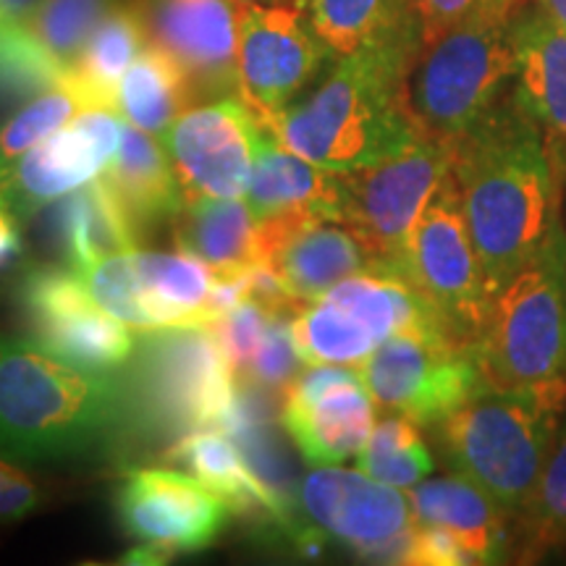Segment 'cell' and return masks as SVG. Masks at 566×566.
<instances>
[{"label":"cell","instance_id":"cell-21","mask_svg":"<svg viewBox=\"0 0 566 566\" xmlns=\"http://www.w3.org/2000/svg\"><path fill=\"white\" fill-rule=\"evenodd\" d=\"M147 42L179 63L195 101L239 97V6L233 0H134Z\"/></svg>","mask_w":566,"mask_h":566},{"label":"cell","instance_id":"cell-28","mask_svg":"<svg viewBox=\"0 0 566 566\" xmlns=\"http://www.w3.org/2000/svg\"><path fill=\"white\" fill-rule=\"evenodd\" d=\"M145 21L134 0H124L103 17L84 48L71 61L63 82L76 92L84 108H113L124 74L145 51Z\"/></svg>","mask_w":566,"mask_h":566},{"label":"cell","instance_id":"cell-20","mask_svg":"<svg viewBox=\"0 0 566 566\" xmlns=\"http://www.w3.org/2000/svg\"><path fill=\"white\" fill-rule=\"evenodd\" d=\"M375 412L357 367L310 365L281 394L283 430L315 467L357 457L373 433Z\"/></svg>","mask_w":566,"mask_h":566},{"label":"cell","instance_id":"cell-23","mask_svg":"<svg viewBox=\"0 0 566 566\" xmlns=\"http://www.w3.org/2000/svg\"><path fill=\"white\" fill-rule=\"evenodd\" d=\"M417 522L449 530L475 564H504L514 551V520L462 475L424 478L409 488Z\"/></svg>","mask_w":566,"mask_h":566},{"label":"cell","instance_id":"cell-27","mask_svg":"<svg viewBox=\"0 0 566 566\" xmlns=\"http://www.w3.org/2000/svg\"><path fill=\"white\" fill-rule=\"evenodd\" d=\"M103 179L124 202L139 233L160 223H171L181 208L179 181L163 142L129 122L124 124L122 147L113 155Z\"/></svg>","mask_w":566,"mask_h":566},{"label":"cell","instance_id":"cell-25","mask_svg":"<svg viewBox=\"0 0 566 566\" xmlns=\"http://www.w3.org/2000/svg\"><path fill=\"white\" fill-rule=\"evenodd\" d=\"M247 205L252 208L254 218L281 210H315L321 216L342 221L344 174L315 166V163L283 147L265 129L260 137L258 153H254Z\"/></svg>","mask_w":566,"mask_h":566},{"label":"cell","instance_id":"cell-38","mask_svg":"<svg viewBox=\"0 0 566 566\" xmlns=\"http://www.w3.org/2000/svg\"><path fill=\"white\" fill-rule=\"evenodd\" d=\"M407 564L415 566H467L472 562L470 551L457 541L449 530L428 525V522H417L409 537Z\"/></svg>","mask_w":566,"mask_h":566},{"label":"cell","instance_id":"cell-15","mask_svg":"<svg viewBox=\"0 0 566 566\" xmlns=\"http://www.w3.org/2000/svg\"><path fill=\"white\" fill-rule=\"evenodd\" d=\"M265 126L237 95L197 103L160 134L181 202L239 200L250 187Z\"/></svg>","mask_w":566,"mask_h":566},{"label":"cell","instance_id":"cell-41","mask_svg":"<svg viewBox=\"0 0 566 566\" xmlns=\"http://www.w3.org/2000/svg\"><path fill=\"white\" fill-rule=\"evenodd\" d=\"M34 0H0V13L11 21H21L30 13Z\"/></svg>","mask_w":566,"mask_h":566},{"label":"cell","instance_id":"cell-7","mask_svg":"<svg viewBox=\"0 0 566 566\" xmlns=\"http://www.w3.org/2000/svg\"><path fill=\"white\" fill-rule=\"evenodd\" d=\"M122 388L124 412L139 430L181 438L226 420L237 375L212 325H189L147 331Z\"/></svg>","mask_w":566,"mask_h":566},{"label":"cell","instance_id":"cell-4","mask_svg":"<svg viewBox=\"0 0 566 566\" xmlns=\"http://www.w3.org/2000/svg\"><path fill=\"white\" fill-rule=\"evenodd\" d=\"M564 409V391L485 388L430 430L443 462L516 520L546 467Z\"/></svg>","mask_w":566,"mask_h":566},{"label":"cell","instance_id":"cell-40","mask_svg":"<svg viewBox=\"0 0 566 566\" xmlns=\"http://www.w3.org/2000/svg\"><path fill=\"white\" fill-rule=\"evenodd\" d=\"M24 252V239L19 231V218L0 197V271L11 268Z\"/></svg>","mask_w":566,"mask_h":566},{"label":"cell","instance_id":"cell-13","mask_svg":"<svg viewBox=\"0 0 566 566\" xmlns=\"http://www.w3.org/2000/svg\"><path fill=\"white\" fill-rule=\"evenodd\" d=\"M451 174V147L420 137L391 158L344 174L342 221L375 263L399 273L407 239L424 205Z\"/></svg>","mask_w":566,"mask_h":566},{"label":"cell","instance_id":"cell-12","mask_svg":"<svg viewBox=\"0 0 566 566\" xmlns=\"http://www.w3.org/2000/svg\"><path fill=\"white\" fill-rule=\"evenodd\" d=\"M97 307L137 331L210 325L218 273L189 252H122L82 273Z\"/></svg>","mask_w":566,"mask_h":566},{"label":"cell","instance_id":"cell-22","mask_svg":"<svg viewBox=\"0 0 566 566\" xmlns=\"http://www.w3.org/2000/svg\"><path fill=\"white\" fill-rule=\"evenodd\" d=\"M512 95L556 142L566 145V30L535 0L512 17Z\"/></svg>","mask_w":566,"mask_h":566},{"label":"cell","instance_id":"cell-35","mask_svg":"<svg viewBox=\"0 0 566 566\" xmlns=\"http://www.w3.org/2000/svg\"><path fill=\"white\" fill-rule=\"evenodd\" d=\"M63 76L66 71L61 63L53 61L21 21H13L0 48V111L32 101L40 92L61 84Z\"/></svg>","mask_w":566,"mask_h":566},{"label":"cell","instance_id":"cell-14","mask_svg":"<svg viewBox=\"0 0 566 566\" xmlns=\"http://www.w3.org/2000/svg\"><path fill=\"white\" fill-rule=\"evenodd\" d=\"M334 61L315 32L307 0L239 9V101L260 124L300 101Z\"/></svg>","mask_w":566,"mask_h":566},{"label":"cell","instance_id":"cell-31","mask_svg":"<svg viewBox=\"0 0 566 566\" xmlns=\"http://www.w3.org/2000/svg\"><path fill=\"white\" fill-rule=\"evenodd\" d=\"M197 105L192 84L171 55L147 42L116 92L124 122L160 137L184 111Z\"/></svg>","mask_w":566,"mask_h":566},{"label":"cell","instance_id":"cell-3","mask_svg":"<svg viewBox=\"0 0 566 566\" xmlns=\"http://www.w3.org/2000/svg\"><path fill=\"white\" fill-rule=\"evenodd\" d=\"M124 388L32 338L0 336V454L19 464L59 462L97 446L118 424Z\"/></svg>","mask_w":566,"mask_h":566},{"label":"cell","instance_id":"cell-42","mask_svg":"<svg viewBox=\"0 0 566 566\" xmlns=\"http://www.w3.org/2000/svg\"><path fill=\"white\" fill-rule=\"evenodd\" d=\"M535 3L541 6V9L546 11L558 27H564L566 30V0H535Z\"/></svg>","mask_w":566,"mask_h":566},{"label":"cell","instance_id":"cell-2","mask_svg":"<svg viewBox=\"0 0 566 566\" xmlns=\"http://www.w3.org/2000/svg\"><path fill=\"white\" fill-rule=\"evenodd\" d=\"M420 42L370 48L344 59L300 101L263 122L283 147L328 171H357L422 137L407 97Z\"/></svg>","mask_w":566,"mask_h":566},{"label":"cell","instance_id":"cell-1","mask_svg":"<svg viewBox=\"0 0 566 566\" xmlns=\"http://www.w3.org/2000/svg\"><path fill=\"white\" fill-rule=\"evenodd\" d=\"M451 176L495 294L564 226L566 145L509 90L475 129L451 145Z\"/></svg>","mask_w":566,"mask_h":566},{"label":"cell","instance_id":"cell-24","mask_svg":"<svg viewBox=\"0 0 566 566\" xmlns=\"http://www.w3.org/2000/svg\"><path fill=\"white\" fill-rule=\"evenodd\" d=\"M51 231L66 268L84 273L97 260L137 250L142 233L105 179H95L55 202Z\"/></svg>","mask_w":566,"mask_h":566},{"label":"cell","instance_id":"cell-34","mask_svg":"<svg viewBox=\"0 0 566 566\" xmlns=\"http://www.w3.org/2000/svg\"><path fill=\"white\" fill-rule=\"evenodd\" d=\"M118 3L124 0H34L21 24L66 71L92 30Z\"/></svg>","mask_w":566,"mask_h":566},{"label":"cell","instance_id":"cell-39","mask_svg":"<svg viewBox=\"0 0 566 566\" xmlns=\"http://www.w3.org/2000/svg\"><path fill=\"white\" fill-rule=\"evenodd\" d=\"M42 504V491L21 470L19 462L0 454V525H11L34 514Z\"/></svg>","mask_w":566,"mask_h":566},{"label":"cell","instance_id":"cell-19","mask_svg":"<svg viewBox=\"0 0 566 566\" xmlns=\"http://www.w3.org/2000/svg\"><path fill=\"white\" fill-rule=\"evenodd\" d=\"M124 118L113 108H82L66 126L0 171V197L19 221L95 181L124 137Z\"/></svg>","mask_w":566,"mask_h":566},{"label":"cell","instance_id":"cell-5","mask_svg":"<svg viewBox=\"0 0 566 566\" xmlns=\"http://www.w3.org/2000/svg\"><path fill=\"white\" fill-rule=\"evenodd\" d=\"M485 388L566 394V229L499 292L472 344Z\"/></svg>","mask_w":566,"mask_h":566},{"label":"cell","instance_id":"cell-11","mask_svg":"<svg viewBox=\"0 0 566 566\" xmlns=\"http://www.w3.org/2000/svg\"><path fill=\"white\" fill-rule=\"evenodd\" d=\"M357 370L375 407L420 428H433L485 391L472 346L459 344L441 325L386 338Z\"/></svg>","mask_w":566,"mask_h":566},{"label":"cell","instance_id":"cell-33","mask_svg":"<svg viewBox=\"0 0 566 566\" xmlns=\"http://www.w3.org/2000/svg\"><path fill=\"white\" fill-rule=\"evenodd\" d=\"M357 470L378 483L409 491L436 470V459L409 417L391 415L375 422L370 438L357 454Z\"/></svg>","mask_w":566,"mask_h":566},{"label":"cell","instance_id":"cell-36","mask_svg":"<svg viewBox=\"0 0 566 566\" xmlns=\"http://www.w3.org/2000/svg\"><path fill=\"white\" fill-rule=\"evenodd\" d=\"M82 108V101L66 82L27 101L0 124V171H6L27 150H32L38 142L66 126Z\"/></svg>","mask_w":566,"mask_h":566},{"label":"cell","instance_id":"cell-6","mask_svg":"<svg viewBox=\"0 0 566 566\" xmlns=\"http://www.w3.org/2000/svg\"><path fill=\"white\" fill-rule=\"evenodd\" d=\"M512 17H475L420 48L407 97L422 137L451 147L504 101L514 82Z\"/></svg>","mask_w":566,"mask_h":566},{"label":"cell","instance_id":"cell-32","mask_svg":"<svg viewBox=\"0 0 566 566\" xmlns=\"http://www.w3.org/2000/svg\"><path fill=\"white\" fill-rule=\"evenodd\" d=\"M516 554L533 558L566 546V420L543 467L533 495L514 520Z\"/></svg>","mask_w":566,"mask_h":566},{"label":"cell","instance_id":"cell-10","mask_svg":"<svg viewBox=\"0 0 566 566\" xmlns=\"http://www.w3.org/2000/svg\"><path fill=\"white\" fill-rule=\"evenodd\" d=\"M399 273L420 292L438 323L459 344H475L491 310L493 292L467 229L451 174L417 218Z\"/></svg>","mask_w":566,"mask_h":566},{"label":"cell","instance_id":"cell-26","mask_svg":"<svg viewBox=\"0 0 566 566\" xmlns=\"http://www.w3.org/2000/svg\"><path fill=\"white\" fill-rule=\"evenodd\" d=\"M168 459L189 470L197 480L212 488L218 495L229 501L233 514L260 516L273 522L275 527L286 530V535H296V522L283 512V506L273 499V493L260 483L247 464V459L233 443L229 433L221 430H192V433L176 438L168 449Z\"/></svg>","mask_w":566,"mask_h":566},{"label":"cell","instance_id":"cell-37","mask_svg":"<svg viewBox=\"0 0 566 566\" xmlns=\"http://www.w3.org/2000/svg\"><path fill=\"white\" fill-rule=\"evenodd\" d=\"M525 0H415L422 45L485 13H514Z\"/></svg>","mask_w":566,"mask_h":566},{"label":"cell","instance_id":"cell-44","mask_svg":"<svg viewBox=\"0 0 566 566\" xmlns=\"http://www.w3.org/2000/svg\"><path fill=\"white\" fill-rule=\"evenodd\" d=\"M233 3H237L239 9H244V6H265V3H281V0H233Z\"/></svg>","mask_w":566,"mask_h":566},{"label":"cell","instance_id":"cell-30","mask_svg":"<svg viewBox=\"0 0 566 566\" xmlns=\"http://www.w3.org/2000/svg\"><path fill=\"white\" fill-rule=\"evenodd\" d=\"M254 223L258 218L247 202L212 197L181 202L171 221L176 247L216 273H237L254 265Z\"/></svg>","mask_w":566,"mask_h":566},{"label":"cell","instance_id":"cell-16","mask_svg":"<svg viewBox=\"0 0 566 566\" xmlns=\"http://www.w3.org/2000/svg\"><path fill=\"white\" fill-rule=\"evenodd\" d=\"M19 304L32 342L84 370H116L137 352L129 325L97 307L71 268H34L21 281Z\"/></svg>","mask_w":566,"mask_h":566},{"label":"cell","instance_id":"cell-18","mask_svg":"<svg viewBox=\"0 0 566 566\" xmlns=\"http://www.w3.org/2000/svg\"><path fill=\"white\" fill-rule=\"evenodd\" d=\"M116 514L126 537L171 558L210 548L233 509L202 480L160 467H134L116 491Z\"/></svg>","mask_w":566,"mask_h":566},{"label":"cell","instance_id":"cell-43","mask_svg":"<svg viewBox=\"0 0 566 566\" xmlns=\"http://www.w3.org/2000/svg\"><path fill=\"white\" fill-rule=\"evenodd\" d=\"M11 24H13V21H11V19H6L3 13H0V48H3L6 38H9V30H11Z\"/></svg>","mask_w":566,"mask_h":566},{"label":"cell","instance_id":"cell-9","mask_svg":"<svg viewBox=\"0 0 566 566\" xmlns=\"http://www.w3.org/2000/svg\"><path fill=\"white\" fill-rule=\"evenodd\" d=\"M296 506L300 533L294 541L304 554H321L325 543H336L363 562L407 564L415 514L399 488L359 470L317 467L300 480Z\"/></svg>","mask_w":566,"mask_h":566},{"label":"cell","instance_id":"cell-17","mask_svg":"<svg viewBox=\"0 0 566 566\" xmlns=\"http://www.w3.org/2000/svg\"><path fill=\"white\" fill-rule=\"evenodd\" d=\"M254 265H263L294 304H307L349 275L380 268L344 221L315 210H281L254 223Z\"/></svg>","mask_w":566,"mask_h":566},{"label":"cell","instance_id":"cell-8","mask_svg":"<svg viewBox=\"0 0 566 566\" xmlns=\"http://www.w3.org/2000/svg\"><path fill=\"white\" fill-rule=\"evenodd\" d=\"M441 325L430 304L391 268H367L302 304L294 344L304 365L359 367L386 338Z\"/></svg>","mask_w":566,"mask_h":566},{"label":"cell","instance_id":"cell-29","mask_svg":"<svg viewBox=\"0 0 566 566\" xmlns=\"http://www.w3.org/2000/svg\"><path fill=\"white\" fill-rule=\"evenodd\" d=\"M307 11L334 59L399 42L422 45L415 0H307Z\"/></svg>","mask_w":566,"mask_h":566}]
</instances>
